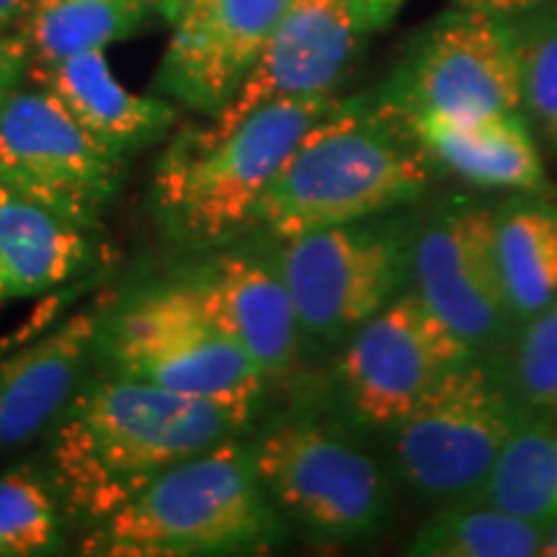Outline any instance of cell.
Here are the masks:
<instances>
[{"label": "cell", "instance_id": "5bb4252c", "mask_svg": "<svg viewBox=\"0 0 557 557\" xmlns=\"http://www.w3.org/2000/svg\"><path fill=\"white\" fill-rule=\"evenodd\" d=\"M292 0H186L152 90L178 107L214 116L233 99Z\"/></svg>", "mask_w": 557, "mask_h": 557}, {"label": "cell", "instance_id": "3957f363", "mask_svg": "<svg viewBox=\"0 0 557 557\" xmlns=\"http://www.w3.org/2000/svg\"><path fill=\"white\" fill-rule=\"evenodd\" d=\"M282 534L250 447L230 438L186 459L96 521L81 553L96 557H197L259 553Z\"/></svg>", "mask_w": 557, "mask_h": 557}, {"label": "cell", "instance_id": "d6986e66", "mask_svg": "<svg viewBox=\"0 0 557 557\" xmlns=\"http://www.w3.org/2000/svg\"><path fill=\"white\" fill-rule=\"evenodd\" d=\"M88 256V230L0 184V305L52 295Z\"/></svg>", "mask_w": 557, "mask_h": 557}, {"label": "cell", "instance_id": "f546056e", "mask_svg": "<svg viewBox=\"0 0 557 557\" xmlns=\"http://www.w3.org/2000/svg\"><path fill=\"white\" fill-rule=\"evenodd\" d=\"M359 9V16L364 21V29H385V26L398 16L406 0H354Z\"/></svg>", "mask_w": 557, "mask_h": 557}, {"label": "cell", "instance_id": "277c9868", "mask_svg": "<svg viewBox=\"0 0 557 557\" xmlns=\"http://www.w3.org/2000/svg\"><path fill=\"white\" fill-rule=\"evenodd\" d=\"M338 107L333 96L282 99L248 111L209 143L178 137L152 173L158 225L184 246H212L250 225L256 207L312 124Z\"/></svg>", "mask_w": 557, "mask_h": 557}, {"label": "cell", "instance_id": "6da1fadb", "mask_svg": "<svg viewBox=\"0 0 557 557\" xmlns=\"http://www.w3.org/2000/svg\"><path fill=\"white\" fill-rule=\"evenodd\" d=\"M259 400L197 398L124 374L90 382L54 423V491L96 524L165 470L240 438Z\"/></svg>", "mask_w": 557, "mask_h": 557}, {"label": "cell", "instance_id": "ffe728a7", "mask_svg": "<svg viewBox=\"0 0 557 557\" xmlns=\"http://www.w3.org/2000/svg\"><path fill=\"white\" fill-rule=\"evenodd\" d=\"M500 282L517 325L557 297V207L540 197L508 199L493 209Z\"/></svg>", "mask_w": 557, "mask_h": 557}, {"label": "cell", "instance_id": "5b68a950", "mask_svg": "<svg viewBox=\"0 0 557 557\" xmlns=\"http://www.w3.org/2000/svg\"><path fill=\"white\" fill-rule=\"evenodd\" d=\"M248 447L278 517L310 540L357 545L380 537L393 519L395 496L382 465L323 423H276Z\"/></svg>", "mask_w": 557, "mask_h": 557}, {"label": "cell", "instance_id": "484cf974", "mask_svg": "<svg viewBox=\"0 0 557 557\" xmlns=\"http://www.w3.org/2000/svg\"><path fill=\"white\" fill-rule=\"evenodd\" d=\"M511 24L521 67V99L549 143L557 145V11H527Z\"/></svg>", "mask_w": 557, "mask_h": 557}, {"label": "cell", "instance_id": "ac0fdd59", "mask_svg": "<svg viewBox=\"0 0 557 557\" xmlns=\"http://www.w3.org/2000/svg\"><path fill=\"white\" fill-rule=\"evenodd\" d=\"M429 160L487 189L540 194L547 189L537 143L521 111L485 116L400 120Z\"/></svg>", "mask_w": 557, "mask_h": 557}, {"label": "cell", "instance_id": "7c38bea8", "mask_svg": "<svg viewBox=\"0 0 557 557\" xmlns=\"http://www.w3.org/2000/svg\"><path fill=\"white\" fill-rule=\"evenodd\" d=\"M410 271L416 295L475 357L519 329L500 282L493 209L455 205L434 214L418 233Z\"/></svg>", "mask_w": 557, "mask_h": 557}, {"label": "cell", "instance_id": "7a4b0ae2", "mask_svg": "<svg viewBox=\"0 0 557 557\" xmlns=\"http://www.w3.org/2000/svg\"><path fill=\"white\" fill-rule=\"evenodd\" d=\"M393 120L387 107L338 101L299 139L250 225L287 240L413 201L429 186V156Z\"/></svg>", "mask_w": 557, "mask_h": 557}, {"label": "cell", "instance_id": "d6a6232c", "mask_svg": "<svg viewBox=\"0 0 557 557\" xmlns=\"http://www.w3.org/2000/svg\"><path fill=\"white\" fill-rule=\"evenodd\" d=\"M540 557H557V527H553V529H549V532H547L545 545H542Z\"/></svg>", "mask_w": 557, "mask_h": 557}, {"label": "cell", "instance_id": "e0dca14e", "mask_svg": "<svg viewBox=\"0 0 557 557\" xmlns=\"http://www.w3.org/2000/svg\"><path fill=\"white\" fill-rule=\"evenodd\" d=\"M29 78L54 96L88 132L124 156L150 148L169 135L178 107L163 96H139L116 81L107 50L32 65Z\"/></svg>", "mask_w": 557, "mask_h": 557}, {"label": "cell", "instance_id": "52a82bcc", "mask_svg": "<svg viewBox=\"0 0 557 557\" xmlns=\"http://www.w3.org/2000/svg\"><path fill=\"white\" fill-rule=\"evenodd\" d=\"M96 354L111 374L197 398L261 395L267 377L184 284L127 299L101 320Z\"/></svg>", "mask_w": 557, "mask_h": 557}, {"label": "cell", "instance_id": "9c48e42d", "mask_svg": "<svg viewBox=\"0 0 557 557\" xmlns=\"http://www.w3.org/2000/svg\"><path fill=\"white\" fill-rule=\"evenodd\" d=\"M274 269L287 284L302 336L331 344L398 297L408 259L395 235L364 220L278 240Z\"/></svg>", "mask_w": 557, "mask_h": 557}, {"label": "cell", "instance_id": "cb8c5ba5", "mask_svg": "<svg viewBox=\"0 0 557 557\" xmlns=\"http://www.w3.org/2000/svg\"><path fill=\"white\" fill-rule=\"evenodd\" d=\"M60 534L54 485L32 468L0 475V557L45 555Z\"/></svg>", "mask_w": 557, "mask_h": 557}, {"label": "cell", "instance_id": "ba28073f", "mask_svg": "<svg viewBox=\"0 0 557 557\" xmlns=\"http://www.w3.org/2000/svg\"><path fill=\"white\" fill-rule=\"evenodd\" d=\"M127 158L41 88H18L0 111V184L83 230L116 199Z\"/></svg>", "mask_w": 557, "mask_h": 557}, {"label": "cell", "instance_id": "4dcf8cb0", "mask_svg": "<svg viewBox=\"0 0 557 557\" xmlns=\"http://www.w3.org/2000/svg\"><path fill=\"white\" fill-rule=\"evenodd\" d=\"M24 5L26 0H0V29L18 21L21 13H24Z\"/></svg>", "mask_w": 557, "mask_h": 557}, {"label": "cell", "instance_id": "44dd1931", "mask_svg": "<svg viewBox=\"0 0 557 557\" xmlns=\"http://www.w3.org/2000/svg\"><path fill=\"white\" fill-rule=\"evenodd\" d=\"M156 9L148 0H26L21 39L32 65L107 50L148 24Z\"/></svg>", "mask_w": 557, "mask_h": 557}, {"label": "cell", "instance_id": "9a60e30c", "mask_svg": "<svg viewBox=\"0 0 557 557\" xmlns=\"http://www.w3.org/2000/svg\"><path fill=\"white\" fill-rule=\"evenodd\" d=\"M263 377L287 374L299 357L302 329L274 263L225 253L176 278Z\"/></svg>", "mask_w": 557, "mask_h": 557}, {"label": "cell", "instance_id": "603a6c76", "mask_svg": "<svg viewBox=\"0 0 557 557\" xmlns=\"http://www.w3.org/2000/svg\"><path fill=\"white\" fill-rule=\"evenodd\" d=\"M547 534L500 508L449 504L423 521L403 553L413 557H534Z\"/></svg>", "mask_w": 557, "mask_h": 557}, {"label": "cell", "instance_id": "2e32d148", "mask_svg": "<svg viewBox=\"0 0 557 557\" xmlns=\"http://www.w3.org/2000/svg\"><path fill=\"white\" fill-rule=\"evenodd\" d=\"M107 302H94L21 341L0 361V451L32 442L78 393Z\"/></svg>", "mask_w": 557, "mask_h": 557}, {"label": "cell", "instance_id": "83f0119b", "mask_svg": "<svg viewBox=\"0 0 557 557\" xmlns=\"http://www.w3.org/2000/svg\"><path fill=\"white\" fill-rule=\"evenodd\" d=\"M73 295H75V292H60V295H47L45 299H41L39 308L34 310L32 315L24 320V323L16 325V329L9 331V333H3V336H0V361H3L5 354H9L11 348H16L21 341L32 338L34 333L45 331L47 325L54 323V318H58L60 312L65 310L67 297H73Z\"/></svg>", "mask_w": 557, "mask_h": 557}, {"label": "cell", "instance_id": "30bf717a", "mask_svg": "<svg viewBox=\"0 0 557 557\" xmlns=\"http://www.w3.org/2000/svg\"><path fill=\"white\" fill-rule=\"evenodd\" d=\"M470 359L475 354L416 292H406L348 336L336 364V385L359 423L387 431Z\"/></svg>", "mask_w": 557, "mask_h": 557}, {"label": "cell", "instance_id": "d4e9b609", "mask_svg": "<svg viewBox=\"0 0 557 557\" xmlns=\"http://www.w3.org/2000/svg\"><path fill=\"white\" fill-rule=\"evenodd\" d=\"M504 380L529 418L557 416V297L519 325Z\"/></svg>", "mask_w": 557, "mask_h": 557}, {"label": "cell", "instance_id": "4fadbf2b", "mask_svg": "<svg viewBox=\"0 0 557 557\" xmlns=\"http://www.w3.org/2000/svg\"><path fill=\"white\" fill-rule=\"evenodd\" d=\"M364 32L354 0H292L233 99L209 116L205 127L181 137L209 143L263 103L331 96L357 54Z\"/></svg>", "mask_w": 557, "mask_h": 557}, {"label": "cell", "instance_id": "1f68e13d", "mask_svg": "<svg viewBox=\"0 0 557 557\" xmlns=\"http://www.w3.org/2000/svg\"><path fill=\"white\" fill-rule=\"evenodd\" d=\"M148 3L156 9V13H163V16L171 21L173 16H176V11L181 9V5L186 3V0H148Z\"/></svg>", "mask_w": 557, "mask_h": 557}, {"label": "cell", "instance_id": "f1b7e54d", "mask_svg": "<svg viewBox=\"0 0 557 557\" xmlns=\"http://www.w3.org/2000/svg\"><path fill=\"white\" fill-rule=\"evenodd\" d=\"M457 3L468 11H480V13H487V16L508 18V16H521V13L527 11H534L542 0H457Z\"/></svg>", "mask_w": 557, "mask_h": 557}, {"label": "cell", "instance_id": "8fae6325", "mask_svg": "<svg viewBox=\"0 0 557 557\" xmlns=\"http://www.w3.org/2000/svg\"><path fill=\"white\" fill-rule=\"evenodd\" d=\"M387 109L398 120L511 114L524 109L511 24L468 9L444 16L416 47Z\"/></svg>", "mask_w": 557, "mask_h": 557}, {"label": "cell", "instance_id": "4316f807", "mask_svg": "<svg viewBox=\"0 0 557 557\" xmlns=\"http://www.w3.org/2000/svg\"><path fill=\"white\" fill-rule=\"evenodd\" d=\"M32 58L21 34H5L0 29V111L5 101L29 78Z\"/></svg>", "mask_w": 557, "mask_h": 557}, {"label": "cell", "instance_id": "7402d4cb", "mask_svg": "<svg viewBox=\"0 0 557 557\" xmlns=\"http://www.w3.org/2000/svg\"><path fill=\"white\" fill-rule=\"evenodd\" d=\"M470 504L500 508L545 534L557 527V426L527 418Z\"/></svg>", "mask_w": 557, "mask_h": 557}, {"label": "cell", "instance_id": "8992f818", "mask_svg": "<svg viewBox=\"0 0 557 557\" xmlns=\"http://www.w3.org/2000/svg\"><path fill=\"white\" fill-rule=\"evenodd\" d=\"M527 418L506 380L470 359L387 429L393 468L431 504H470Z\"/></svg>", "mask_w": 557, "mask_h": 557}]
</instances>
